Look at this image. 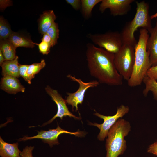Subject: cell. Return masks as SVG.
Segmentation results:
<instances>
[{
    "label": "cell",
    "instance_id": "6da1fadb",
    "mask_svg": "<svg viewBox=\"0 0 157 157\" xmlns=\"http://www.w3.org/2000/svg\"><path fill=\"white\" fill-rule=\"evenodd\" d=\"M86 48V60L90 75L100 83L122 85L123 78L115 67V54L91 43H87Z\"/></svg>",
    "mask_w": 157,
    "mask_h": 157
},
{
    "label": "cell",
    "instance_id": "7a4b0ae2",
    "mask_svg": "<svg viewBox=\"0 0 157 157\" xmlns=\"http://www.w3.org/2000/svg\"><path fill=\"white\" fill-rule=\"evenodd\" d=\"M148 31L143 28L140 30L137 43L135 47V59L133 71L127 81L131 87L139 85L143 82L149 69L151 67L149 54L146 49V44L149 36Z\"/></svg>",
    "mask_w": 157,
    "mask_h": 157
},
{
    "label": "cell",
    "instance_id": "3957f363",
    "mask_svg": "<svg viewBox=\"0 0 157 157\" xmlns=\"http://www.w3.org/2000/svg\"><path fill=\"white\" fill-rule=\"evenodd\" d=\"M136 12L134 18L126 23L120 33L123 44H129L134 47L137 43L134 35L135 31L140 28L148 31L152 27L149 4L144 0L136 1Z\"/></svg>",
    "mask_w": 157,
    "mask_h": 157
},
{
    "label": "cell",
    "instance_id": "277c9868",
    "mask_svg": "<svg viewBox=\"0 0 157 157\" xmlns=\"http://www.w3.org/2000/svg\"><path fill=\"white\" fill-rule=\"evenodd\" d=\"M129 122L120 118L109 130L106 140V157H118L123 154L126 149L124 137L131 130Z\"/></svg>",
    "mask_w": 157,
    "mask_h": 157
},
{
    "label": "cell",
    "instance_id": "5b68a950",
    "mask_svg": "<svg viewBox=\"0 0 157 157\" xmlns=\"http://www.w3.org/2000/svg\"><path fill=\"white\" fill-rule=\"evenodd\" d=\"M135 47L123 44L119 50L115 54V67L123 78L128 81L132 74L135 62Z\"/></svg>",
    "mask_w": 157,
    "mask_h": 157
},
{
    "label": "cell",
    "instance_id": "8992f818",
    "mask_svg": "<svg viewBox=\"0 0 157 157\" xmlns=\"http://www.w3.org/2000/svg\"><path fill=\"white\" fill-rule=\"evenodd\" d=\"M87 37L94 45L114 54L123 45L120 33L117 31H108L104 33H90Z\"/></svg>",
    "mask_w": 157,
    "mask_h": 157
},
{
    "label": "cell",
    "instance_id": "52a82bcc",
    "mask_svg": "<svg viewBox=\"0 0 157 157\" xmlns=\"http://www.w3.org/2000/svg\"><path fill=\"white\" fill-rule=\"evenodd\" d=\"M129 109L127 106L123 105H121L117 109L116 113L113 116H105L97 112L94 115L104 120V122L99 124L96 123L90 122V125L96 126L100 130V132L97 136L98 139L100 141H103L107 137L108 132L112 126L119 119L122 118L129 112Z\"/></svg>",
    "mask_w": 157,
    "mask_h": 157
},
{
    "label": "cell",
    "instance_id": "ba28073f",
    "mask_svg": "<svg viewBox=\"0 0 157 157\" xmlns=\"http://www.w3.org/2000/svg\"><path fill=\"white\" fill-rule=\"evenodd\" d=\"M67 77L72 81L79 83V88L76 92L73 93H67L68 96L65 100L68 105L72 106L73 110L75 107V111H78V105L82 104L87 90L90 88L97 87L99 85V83L97 80H93L85 83L80 78L77 79L75 76H73L69 74L67 76Z\"/></svg>",
    "mask_w": 157,
    "mask_h": 157
},
{
    "label": "cell",
    "instance_id": "9c48e42d",
    "mask_svg": "<svg viewBox=\"0 0 157 157\" xmlns=\"http://www.w3.org/2000/svg\"><path fill=\"white\" fill-rule=\"evenodd\" d=\"M63 133H68L78 137L82 136L85 135L83 132L79 131L75 132L68 131L61 129L58 124L57 127L55 129H50L47 131L41 130L40 131H38V134L36 135L30 137L25 136L18 139V141H21L35 138L40 139L44 142L47 143L51 147H52L53 145L59 144L58 140V137Z\"/></svg>",
    "mask_w": 157,
    "mask_h": 157
},
{
    "label": "cell",
    "instance_id": "30bf717a",
    "mask_svg": "<svg viewBox=\"0 0 157 157\" xmlns=\"http://www.w3.org/2000/svg\"><path fill=\"white\" fill-rule=\"evenodd\" d=\"M47 93L51 98L52 100L56 103L57 107V113L53 117L47 122L43 124L42 126H44L51 123L57 117H60L62 120L63 117L69 116L73 117L75 119H79L80 117H77L73 114L69 110L67 106V103L58 93V91L54 90L49 86H47L45 88Z\"/></svg>",
    "mask_w": 157,
    "mask_h": 157
},
{
    "label": "cell",
    "instance_id": "8fae6325",
    "mask_svg": "<svg viewBox=\"0 0 157 157\" xmlns=\"http://www.w3.org/2000/svg\"><path fill=\"white\" fill-rule=\"evenodd\" d=\"M134 1V0H102L99 10L103 13L108 8L113 16L123 15L130 10L131 4Z\"/></svg>",
    "mask_w": 157,
    "mask_h": 157
},
{
    "label": "cell",
    "instance_id": "7c38bea8",
    "mask_svg": "<svg viewBox=\"0 0 157 157\" xmlns=\"http://www.w3.org/2000/svg\"><path fill=\"white\" fill-rule=\"evenodd\" d=\"M148 32L150 35L147 41L146 49L149 54L151 67L157 65V19L154 26Z\"/></svg>",
    "mask_w": 157,
    "mask_h": 157
},
{
    "label": "cell",
    "instance_id": "4fadbf2b",
    "mask_svg": "<svg viewBox=\"0 0 157 157\" xmlns=\"http://www.w3.org/2000/svg\"><path fill=\"white\" fill-rule=\"evenodd\" d=\"M1 88L6 92L11 94L25 92V88L21 84L17 78L10 76H3L1 79Z\"/></svg>",
    "mask_w": 157,
    "mask_h": 157
},
{
    "label": "cell",
    "instance_id": "5bb4252c",
    "mask_svg": "<svg viewBox=\"0 0 157 157\" xmlns=\"http://www.w3.org/2000/svg\"><path fill=\"white\" fill-rule=\"evenodd\" d=\"M56 16L53 10L44 11L38 20V29L42 34L46 33L52 24L55 22Z\"/></svg>",
    "mask_w": 157,
    "mask_h": 157
},
{
    "label": "cell",
    "instance_id": "9a60e30c",
    "mask_svg": "<svg viewBox=\"0 0 157 157\" xmlns=\"http://www.w3.org/2000/svg\"><path fill=\"white\" fill-rule=\"evenodd\" d=\"M18 146V143H7L0 137V157H21Z\"/></svg>",
    "mask_w": 157,
    "mask_h": 157
},
{
    "label": "cell",
    "instance_id": "2e32d148",
    "mask_svg": "<svg viewBox=\"0 0 157 157\" xmlns=\"http://www.w3.org/2000/svg\"><path fill=\"white\" fill-rule=\"evenodd\" d=\"M18 57L16 56L13 60L5 61L1 66L2 75L3 76H10L16 78L20 76L19 73Z\"/></svg>",
    "mask_w": 157,
    "mask_h": 157
},
{
    "label": "cell",
    "instance_id": "e0dca14e",
    "mask_svg": "<svg viewBox=\"0 0 157 157\" xmlns=\"http://www.w3.org/2000/svg\"><path fill=\"white\" fill-rule=\"evenodd\" d=\"M7 39L16 48L18 47L33 48L36 44L30 38L13 31Z\"/></svg>",
    "mask_w": 157,
    "mask_h": 157
},
{
    "label": "cell",
    "instance_id": "ac0fdd59",
    "mask_svg": "<svg viewBox=\"0 0 157 157\" xmlns=\"http://www.w3.org/2000/svg\"><path fill=\"white\" fill-rule=\"evenodd\" d=\"M16 49L7 39L0 40V50L5 61L12 60L15 58Z\"/></svg>",
    "mask_w": 157,
    "mask_h": 157
},
{
    "label": "cell",
    "instance_id": "d6986e66",
    "mask_svg": "<svg viewBox=\"0 0 157 157\" xmlns=\"http://www.w3.org/2000/svg\"><path fill=\"white\" fill-rule=\"evenodd\" d=\"M81 12L85 19H88L92 16L94 7L102 0H81Z\"/></svg>",
    "mask_w": 157,
    "mask_h": 157
},
{
    "label": "cell",
    "instance_id": "ffe728a7",
    "mask_svg": "<svg viewBox=\"0 0 157 157\" xmlns=\"http://www.w3.org/2000/svg\"><path fill=\"white\" fill-rule=\"evenodd\" d=\"M143 82L145 88L143 91V95L147 96L149 92L152 93L154 99L157 100V82L156 81L149 78L147 76L144 77Z\"/></svg>",
    "mask_w": 157,
    "mask_h": 157
},
{
    "label": "cell",
    "instance_id": "44dd1931",
    "mask_svg": "<svg viewBox=\"0 0 157 157\" xmlns=\"http://www.w3.org/2000/svg\"><path fill=\"white\" fill-rule=\"evenodd\" d=\"M46 65V63L44 59L41 60L40 63H34L29 65L27 75L29 81L31 82V80L34 78L35 74L40 71Z\"/></svg>",
    "mask_w": 157,
    "mask_h": 157
},
{
    "label": "cell",
    "instance_id": "7402d4cb",
    "mask_svg": "<svg viewBox=\"0 0 157 157\" xmlns=\"http://www.w3.org/2000/svg\"><path fill=\"white\" fill-rule=\"evenodd\" d=\"M13 31L8 22L2 16L0 17V39H7Z\"/></svg>",
    "mask_w": 157,
    "mask_h": 157
},
{
    "label": "cell",
    "instance_id": "603a6c76",
    "mask_svg": "<svg viewBox=\"0 0 157 157\" xmlns=\"http://www.w3.org/2000/svg\"><path fill=\"white\" fill-rule=\"evenodd\" d=\"M59 30L58 24L55 22L46 33L50 37L55 45L57 43L59 36Z\"/></svg>",
    "mask_w": 157,
    "mask_h": 157
},
{
    "label": "cell",
    "instance_id": "cb8c5ba5",
    "mask_svg": "<svg viewBox=\"0 0 157 157\" xmlns=\"http://www.w3.org/2000/svg\"><path fill=\"white\" fill-rule=\"evenodd\" d=\"M28 66V65L19 64V73L20 76L22 77L28 84H30L31 82L29 81L27 75V71Z\"/></svg>",
    "mask_w": 157,
    "mask_h": 157
},
{
    "label": "cell",
    "instance_id": "d4e9b609",
    "mask_svg": "<svg viewBox=\"0 0 157 157\" xmlns=\"http://www.w3.org/2000/svg\"><path fill=\"white\" fill-rule=\"evenodd\" d=\"M38 46L39 51L44 55H47L50 52L51 46L48 43L42 41L39 44L36 43Z\"/></svg>",
    "mask_w": 157,
    "mask_h": 157
},
{
    "label": "cell",
    "instance_id": "484cf974",
    "mask_svg": "<svg viewBox=\"0 0 157 157\" xmlns=\"http://www.w3.org/2000/svg\"><path fill=\"white\" fill-rule=\"evenodd\" d=\"M146 76L156 81L157 80V65L151 66L147 71Z\"/></svg>",
    "mask_w": 157,
    "mask_h": 157
},
{
    "label": "cell",
    "instance_id": "4316f807",
    "mask_svg": "<svg viewBox=\"0 0 157 157\" xmlns=\"http://www.w3.org/2000/svg\"><path fill=\"white\" fill-rule=\"evenodd\" d=\"M34 146H26L23 150L20 153L21 157H33L32 151Z\"/></svg>",
    "mask_w": 157,
    "mask_h": 157
},
{
    "label": "cell",
    "instance_id": "83f0119b",
    "mask_svg": "<svg viewBox=\"0 0 157 157\" xmlns=\"http://www.w3.org/2000/svg\"><path fill=\"white\" fill-rule=\"evenodd\" d=\"M66 1L68 4L70 5L75 10H78L81 8V0H66Z\"/></svg>",
    "mask_w": 157,
    "mask_h": 157
},
{
    "label": "cell",
    "instance_id": "f1b7e54d",
    "mask_svg": "<svg viewBox=\"0 0 157 157\" xmlns=\"http://www.w3.org/2000/svg\"><path fill=\"white\" fill-rule=\"evenodd\" d=\"M147 152L157 156V141L151 144L149 147Z\"/></svg>",
    "mask_w": 157,
    "mask_h": 157
},
{
    "label": "cell",
    "instance_id": "f546056e",
    "mask_svg": "<svg viewBox=\"0 0 157 157\" xmlns=\"http://www.w3.org/2000/svg\"><path fill=\"white\" fill-rule=\"evenodd\" d=\"M42 41L48 43L50 45L51 47H53L55 45L47 33H45L43 35Z\"/></svg>",
    "mask_w": 157,
    "mask_h": 157
},
{
    "label": "cell",
    "instance_id": "4dcf8cb0",
    "mask_svg": "<svg viewBox=\"0 0 157 157\" xmlns=\"http://www.w3.org/2000/svg\"><path fill=\"white\" fill-rule=\"evenodd\" d=\"M5 61V59L1 51L0 50V65L1 66Z\"/></svg>",
    "mask_w": 157,
    "mask_h": 157
},
{
    "label": "cell",
    "instance_id": "1f68e13d",
    "mask_svg": "<svg viewBox=\"0 0 157 157\" xmlns=\"http://www.w3.org/2000/svg\"><path fill=\"white\" fill-rule=\"evenodd\" d=\"M151 19H153L157 17V12L150 16Z\"/></svg>",
    "mask_w": 157,
    "mask_h": 157
}]
</instances>
